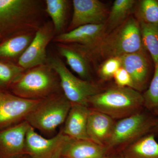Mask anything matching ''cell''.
<instances>
[{
  "label": "cell",
  "mask_w": 158,
  "mask_h": 158,
  "mask_svg": "<svg viewBox=\"0 0 158 158\" xmlns=\"http://www.w3.org/2000/svg\"><path fill=\"white\" fill-rule=\"evenodd\" d=\"M71 45L83 54L90 63L105 61L145 49L142 43L139 23L132 16L92 44Z\"/></svg>",
  "instance_id": "1"
},
{
  "label": "cell",
  "mask_w": 158,
  "mask_h": 158,
  "mask_svg": "<svg viewBox=\"0 0 158 158\" xmlns=\"http://www.w3.org/2000/svg\"><path fill=\"white\" fill-rule=\"evenodd\" d=\"M43 4L39 0H0L2 40L25 32H36L44 23Z\"/></svg>",
  "instance_id": "2"
},
{
  "label": "cell",
  "mask_w": 158,
  "mask_h": 158,
  "mask_svg": "<svg viewBox=\"0 0 158 158\" xmlns=\"http://www.w3.org/2000/svg\"><path fill=\"white\" fill-rule=\"evenodd\" d=\"M8 90L32 100L46 99L62 93L59 75L47 63L25 71Z\"/></svg>",
  "instance_id": "3"
},
{
  "label": "cell",
  "mask_w": 158,
  "mask_h": 158,
  "mask_svg": "<svg viewBox=\"0 0 158 158\" xmlns=\"http://www.w3.org/2000/svg\"><path fill=\"white\" fill-rule=\"evenodd\" d=\"M88 105L113 119H121L140 112L144 99L140 92L132 88L117 86L91 96Z\"/></svg>",
  "instance_id": "4"
},
{
  "label": "cell",
  "mask_w": 158,
  "mask_h": 158,
  "mask_svg": "<svg viewBox=\"0 0 158 158\" xmlns=\"http://www.w3.org/2000/svg\"><path fill=\"white\" fill-rule=\"evenodd\" d=\"M72 105L63 93L59 94L42 100L26 120L34 129L52 134L64 123Z\"/></svg>",
  "instance_id": "5"
},
{
  "label": "cell",
  "mask_w": 158,
  "mask_h": 158,
  "mask_svg": "<svg viewBox=\"0 0 158 158\" xmlns=\"http://www.w3.org/2000/svg\"><path fill=\"white\" fill-rule=\"evenodd\" d=\"M47 63L59 75L62 93L72 104L88 107L89 98L101 92L94 83L75 76L59 57H48Z\"/></svg>",
  "instance_id": "6"
},
{
  "label": "cell",
  "mask_w": 158,
  "mask_h": 158,
  "mask_svg": "<svg viewBox=\"0 0 158 158\" xmlns=\"http://www.w3.org/2000/svg\"><path fill=\"white\" fill-rule=\"evenodd\" d=\"M156 123L154 119L141 112L120 119L115 123L112 135L106 145L108 151L119 148L123 149L147 135Z\"/></svg>",
  "instance_id": "7"
},
{
  "label": "cell",
  "mask_w": 158,
  "mask_h": 158,
  "mask_svg": "<svg viewBox=\"0 0 158 158\" xmlns=\"http://www.w3.org/2000/svg\"><path fill=\"white\" fill-rule=\"evenodd\" d=\"M42 100L26 99L0 89V131L25 121Z\"/></svg>",
  "instance_id": "8"
},
{
  "label": "cell",
  "mask_w": 158,
  "mask_h": 158,
  "mask_svg": "<svg viewBox=\"0 0 158 158\" xmlns=\"http://www.w3.org/2000/svg\"><path fill=\"white\" fill-rule=\"evenodd\" d=\"M55 32L52 21L44 22L36 31L34 39L25 52L20 57L17 64L27 70L47 63L46 49L55 38Z\"/></svg>",
  "instance_id": "9"
},
{
  "label": "cell",
  "mask_w": 158,
  "mask_h": 158,
  "mask_svg": "<svg viewBox=\"0 0 158 158\" xmlns=\"http://www.w3.org/2000/svg\"><path fill=\"white\" fill-rule=\"evenodd\" d=\"M73 14L68 32L80 26L101 24L106 22L109 12L105 5L98 0L73 1Z\"/></svg>",
  "instance_id": "10"
},
{
  "label": "cell",
  "mask_w": 158,
  "mask_h": 158,
  "mask_svg": "<svg viewBox=\"0 0 158 158\" xmlns=\"http://www.w3.org/2000/svg\"><path fill=\"white\" fill-rule=\"evenodd\" d=\"M30 127L25 120L0 131L1 158H18L26 155V135Z\"/></svg>",
  "instance_id": "11"
},
{
  "label": "cell",
  "mask_w": 158,
  "mask_h": 158,
  "mask_svg": "<svg viewBox=\"0 0 158 158\" xmlns=\"http://www.w3.org/2000/svg\"><path fill=\"white\" fill-rule=\"evenodd\" d=\"M121 67L129 74L133 88L142 91L146 88L150 72V62L146 50L126 54L118 57Z\"/></svg>",
  "instance_id": "12"
},
{
  "label": "cell",
  "mask_w": 158,
  "mask_h": 158,
  "mask_svg": "<svg viewBox=\"0 0 158 158\" xmlns=\"http://www.w3.org/2000/svg\"><path fill=\"white\" fill-rule=\"evenodd\" d=\"M67 137L60 131L53 138H44L31 126L26 135V154L31 158H51Z\"/></svg>",
  "instance_id": "13"
},
{
  "label": "cell",
  "mask_w": 158,
  "mask_h": 158,
  "mask_svg": "<svg viewBox=\"0 0 158 158\" xmlns=\"http://www.w3.org/2000/svg\"><path fill=\"white\" fill-rule=\"evenodd\" d=\"M107 149L90 140L67 137L61 148L62 158H106Z\"/></svg>",
  "instance_id": "14"
},
{
  "label": "cell",
  "mask_w": 158,
  "mask_h": 158,
  "mask_svg": "<svg viewBox=\"0 0 158 158\" xmlns=\"http://www.w3.org/2000/svg\"><path fill=\"white\" fill-rule=\"evenodd\" d=\"M110 116L90 109L87 124V135L89 140L106 147L116 123Z\"/></svg>",
  "instance_id": "15"
},
{
  "label": "cell",
  "mask_w": 158,
  "mask_h": 158,
  "mask_svg": "<svg viewBox=\"0 0 158 158\" xmlns=\"http://www.w3.org/2000/svg\"><path fill=\"white\" fill-rule=\"evenodd\" d=\"M106 23L80 26L70 31L57 35L54 42L65 44H92L106 34Z\"/></svg>",
  "instance_id": "16"
},
{
  "label": "cell",
  "mask_w": 158,
  "mask_h": 158,
  "mask_svg": "<svg viewBox=\"0 0 158 158\" xmlns=\"http://www.w3.org/2000/svg\"><path fill=\"white\" fill-rule=\"evenodd\" d=\"M90 108L86 106L72 104L61 131L63 135L75 139L89 140L87 124Z\"/></svg>",
  "instance_id": "17"
},
{
  "label": "cell",
  "mask_w": 158,
  "mask_h": 158,
  "mask_svg": "<svg viewBox=\"0 0 158 158\" xmlns=\"http://www.w3.org/2000/svg\"><path fill=\"white\" fill-rule=\"evenodd\" d=\"M36 32H22L2 40L0 42V59L17 64L34 39Z\"/></svg>",
  "instance_id": "18"
},
{
  "label": "cell",
  "mask_w": 158,
  "mask_h": 158,
  "mask_svg": "<svg viewBox=\"0 0 158 158\" xmlns=\"http://www.w3.org/2000/svg\"><path fill=\"white\" fill-rule=\"evenodd\" d=\"M56 47L59 54L65 58L71 69L83 80L90 81V62L85 56L71 44L58 43Z\"/></svg>",
  "instance_id": "19"
},
{
  "label": "cell",
  "mask_w": 158,
  "mask_h": 158,
  "mask_svg": "<svg viewBox=\"0 0 158 158\" xmlns=\"http://www.w3.org/2000/svg\"><path fill=\"white\" fill-rule=\"evenodd\" d=\"M122 158H158V142L154 135H146L123 148Z\"/></svg>",
  "instance_id": "20"
},
{
  "label": "cell",
  "mask_w": 158,
  "mask_h": 158,
  "mask_svg": "<svg viewBox=\"0 0 158 158\" xmlns=\"http://www.w3.org/2000/svg\"><path fill=\"white\" fill-rule=\"evenodd\" d=\"M136 3L135 0L115 1L106 23V34L121 25L130 17Z\"/></svg>",
  "instance_id": "21"
},
{
  "label": "cell",
  "mask_w": 158,
  "mask_h": 158,
  "mask_svg": "<svg viewBox=\"0 0 158 158\" xmlns=\"http://www.w3.org/2000/svg\"><path fill=\"white\" fill-rule=\"evenodd\" d=\"M45 12L52 19L56 33L61 34L66 22L69 1L46 0Z\"/></svg>",
  "instance_id": "22"
},
{
  "label": "cell",
  "mask_w": 158,
  "mask_h": 158,
  "mask_svg": "<svg viewBox=\"0 0 158 158\" xmlns=\"http://www.w3.org/2000/svg\"><path fill=\"white\" fill-rule=\"evenodd\" d=\"M139 24L144 48L150 55L155 66L158 65V24L142 23Z\"/></svg>",
  "instance_id": "23"
},
{
  "label": "cell",
  "mask_w": 158,
  "mask_h": 158,
  "mask_svg": "<svg viewBox=\"0 0 158 158\" xmlns=\"http://www.w3.org/2000/svg\"><path fill=\"white\" fill-rule=\"evenodd\" d=\"M136 19L139 23L158 24V0H142L135 10Z\"/></svg>",
  "instance_id": "24"
},
{
  "label": "cell",
  "mask_w": 158,
  "mask_h": 158,
  "mask_svg": "<svg viewBox=\"0 0 158 158\" xmlns=\"http://www.w3.org/2000/svg\"><path fill=\"white\" fill-rule=\"evenodd\" d=\"M25 70L16 63L0 59V89L9 90L13 82Z\"/></svg>",
  "instance_id": "25"
},
{
  "label": "cell",
  "mask_w": 158,
  "mask_h": 158,
  "mask_svg": "<svg viewBox=\"0 0 158 158\" xmlns=\"http://www.w3.org/2000/svg\"><path fill=\"white\" fill-rule=\"evenodd\" d=\"M142 95L144 106L155 113H158V65L155 66L154 73L149 88Z\"/></svg>",
  "instance_id": "26"
},
{
  "label": "cell",
  "mask_w": 158,
  "mask_h": 158,
  "mask_svg": "<svg viewBox=\"0 0 158 158\" xmlns=\"http://www.w3.org/2000/svg\"><path fill=\"white\" fill-rule=\"evenodd\" d=\"M121 67V62L118 57L107 59L99 69L100 77L104 81L110 80L113 77L116 72Z\"/></svg>",
  "instance_id": "27"
},
{
  "label": "cell",
  "mask_w": 158,
  "mask_h": 158,
  "mask_svg": "<svg viewBox=\"0 0 158 158\" xmlns=\"http://www.w3.org/2000/svg\"><path fill=\"white\" fill-rule=\"evenodd\" d=\"M113 77L118 87L133 88V82L131 77L124 68L122 67L119 68L116 72Z\"/></svg>",
  "instance_id": "28"
},
{
  "label": "cell",
  "mask_w": 158,
  "mask_h": 158,
  "mask_svg": "<svg viewBox=\"0 0 158 158\" xmlns=\"http://www.w3.org/2000/svg\"><path fill=\"white\" fill-rule=\"evenodd\" d=\"M62 146L59 148L58 150L55 152L54 155L51 158H62V155H61V148H62Z\"/></svg>",
  "instance_id": "29"
},
{
  "label": "cell",
  "mask_w": 158,
  "mask_h": 158,
  "mask_svg": "<svg viewBox=\"0 0 158 158\" xmlns=\"http://www.w3.org/2000/svg\"><path fill=\"white\" fill-rule=\"evenodd\" d=\"M18 158H31L29 156H28L27 155H23L22 156L19 157Z\"/></svg>",
  "instance_id": "30"
},
{
  "label": "cell",
  "mask_w": 158,
  "mask_h": 158,
  "mask_svg": "<svg viewBox=\"0 0 158 158\" xmlns=\"http://www.w3.org/2000/svg\"><path fill=\"white\" fill-rule=\"evenodd\" d=\"M106 158H122L121 157V158H117V157H107Z\"/></svg>",
  "instance_id": "31"
},
{
  "label": "cell",
  "mask_w": 158,
  "mask_h": 158,
  "mask_svg": "<svg viewBox=\"0 0 158 158\" xmlns=\"http://www.w3.org/2000/svg\"><path fill=\"white\" fill-rule=\"evenodd\" d=\"M2 40V37H1V36H0V42H1V41Z\"/></svg>",
  "instance_id": "32"
}]
</instances>
